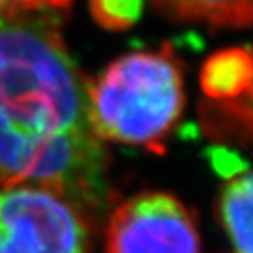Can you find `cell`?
Masks as SVG:
<instances>
[{"label":"cell","mask_w":253,"mask_h":253,"mask_svg":"<svg viewBox=\"0 0 253 253\" xmlns=\"http://www.w3.org/2000/svg\"><path fill=\"white\" fill-rule=\"evenodd\" d=\"M88 86L56 12L0 18V188L47 190L88 220L106 210L109 157L91 128Z\"/></svg>","instance_id":"1"},{"label":"cell","mask_w":253,"mask_h":253,"mask_svg":"<svg viewBox=\"0 0 253 253\" xmlns=\"http://www.w3.org/2000/svg\"><path fill=\"white\" fill-rule=\"evenodd\" d=\"M185 106L183 76L170 44L120 56L88 86L95 135L162 155Z\"/></svg>","instance_id":"2"},{"label":"cell","mask_w":253,"mask_h":253,"mask_svg":"<svg viewBox=\"0 0 253 253\" xmlns=\"http://www.w3.org/2000/svg\"><path fill=\"white\" fill-rule=\"evenodd\" d=\"M90 220L51 192L0 188V253H88Z\"/></svg>","instance_id":"3"},{"label":"cell","mask_w":253,"mask_h":253,"mask_svg":"<svg viewBox=\"0 0 253 253\" xmlns=\"http://www.w3.org/2000/svg\"><path fill=\"white\" fill-rule=\"evenodd\" d=\"M104 253H199L195 218L174 195L139 194L111 211Z\"/></svg>","instance_id":"4"},{"label":"cell","mask_w":253,"mask_h":253,"mask_svg":"<svg viewBox=\"0 0 253 253\" xmlns=\"http://www.w3.org/2000/svg\"><path fill=\"white\" fill-rule=\"evenodd\" d=\"M218 216L237 253H253V169L236 174L221 190Z\"/></svg>","instance_id":"5"},{"label":"cell","mask_w":253,"mask_h":253,"mask_svg":"<svg viewBox=\"0 0 253 253\" xmlns=\"http://www.w3.org/2000/svg\"><path fill=\"white\" fill-rule=\"evenodd\" d=\"M164 14L211 27L243 28L253 25V0H151Z\"/></svg>","instance_id":"6"},{"label":"cell","mask_w":253,"mask_h":253,"mask_svg":"<svg viewBox=\"0 0 253 253\" xmlns=\"http://www.w3.org/2000/svg\"><path fill=\"white\" fill-rule=\"evenodd\" d=\"M204 90L216 97H230L253 83V53L229 49L211 56L202 72Z\"/></svg>","instance_id":"7"},{"label":"cell","mask_w":253,"mask_h":253,"mask_svg":"<svg viewBox=\"0 0 253 253\" xmlns=\"http://www.w3.org/2000/svg\"><path fill=\"white\" fill-rule=\"evenodd\" d=\"M90 11L100 27L123 30L139 20L142 0H90Z\"/></svg>","instance_id":"8"},{"label":"cell","mask_w":253,"mask_h":253,"mask_svg":"<svg viewBox=\"0 0 253 253\" xmlns=\"http://www.w3.org/2000/svg\"><path fill=\"white\" fill-rule=\"evenodd\" d=\"M72 0H0V18L65 11Z\"/></svg>","instance_id":"9"}]
</instances>
